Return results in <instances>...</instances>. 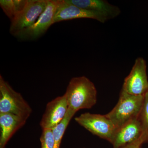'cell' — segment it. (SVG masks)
Instances as JSON below:
<instances>
[{
	"mask_svg": "<svg viewBox=\"0 0 148 148\" xmlns=\"http://www.w3.org/2000/svg\"><path fill=\"white\" fill-rule=\"evenodd\" d=\"M75 113L68 110L65 118L56 127L52 129L54 137L53 148H60L62 138L71 120L75 115Z\"/></svg>",
	"mask_w": 148,
	"mask_h": 148,
	"instance_id": "obj_14",
	"label": "cell"
},
{
	"mask_svg": "<svg viewBox=\"0 0 148 148\" xmlns=\"http://www.w3.org/2000/svg\"><path fill=\"white\" fill-rule=\"evenodd\" d=\"M122 89L131 95L145 96L148 92L147 64L142 57L137 58L129 75L124 80Z\"/></svg>",
	"mask_w": 148,
	"mask_h": 148,
	"instance_id": "obj_5",
	"label": "cell"
},
{
	"mask_svg": "<svg viewBox=\"0 0 148 148\" xmlns=\"http://www.w3.org/2000/svg\"><path fill=\"white\" fill-rule=\"evenodd\" d=\"M68 110L69 106L64 94L49 102L40 122L41 128L53 129L65 118Z\"/></svg>",
	"mask_w": 148,
	"mask_h": 148,
	"instance_id": "obj_8",
	"label": "cell"
},
{
	"mask_svg": "<svg viewBox=\"0 0 148 148\" xmlns=\"http://www.w3.org/2000/svg\"><path fill=\"white\" fill-rule=\"evenodd\" d=\"M68 1L80 8L100 14L107 21L117 17L121 12L119 8L111 4L105 0H68Z\"/></svg>",
	"mask_w": 148,
	"mask_h": 148,
	"instance_id": "obj_11",
	"label": "cell"
},
{
	"mask_svg": "<svg viewBox=\"0 0 148 148\" xmlns=\"http://www.w3.org/2000/svg\"><path fill=\"white\" fill-rule=\"evenodd\" d=\"M32 110L22 95L0 75V114L8 113L28 119Z\"/></svg>",
	"mask_w": 148,
	"mask_h": 148,
	"instance_id": "obj_3",
	"label": "cell"
},
{
	"mask_svg": "<svg viewBox=\"0 0 148 148\" xmlns=\"http://www.w3.org/2000/svg\"><path fill=\"white\" fill-rule=\"evenodd\" d=\"M27 121L12 114H0V148H5L10 138L24 126Z\"/></svg>",
	"mask_w": 148,
	"mask_h": 148,
	"instance_id": "obj_12",
	"label": "cell"
},
{
	"mask_svg": "<svg viewBox=\"0 0 148 148\" xmlns=\"http://www.w3.org/2000/svg\"><path fill=\"white\" fill-rule=\"evenodd\" d=\"M82 18H92L103 23L107 21L103 16L98 14L78 7L69 3L68 0H60L54 16L53 23Z\"/></svg>",
	"mask_w": 148,
	"mask_h": 148,
	"instance_id": "obj_10",
	"label": "cell"
},
{
	"mask_svg": "<svg viewBox=\"0 0 148 148\" xmlns=\"http://www.w3.org/2000/svg\"><path fill=\"white\" fill-rule=\"evenodd\" d=\"M48 1L49 0H29L24 10L11 21V34L16 36L22 30L34 24L45 10Z\"/></svg>",
	"mask_w": 148,
	"mask_h": 148,
	"instance_id": "obj_7",
	"label": "cell"
},
{
	"mask_svg": "<svg viewBox=\"0 0 148 148\" xmlns=\"http://www.w3.org/2000/svg\"><path fill=\"white\" fill-rule=\"evenodd\" d=\"M29 0H1L0 6L11 21L22 12Z\"/></svg>",
	"mask_w": 148,
	"mask_h": 148,
	"instance_id": "obj_13",
	"label": "cell"
},
{
	"mask_svg": "<svg viewBox=\"0 0 148 148\" xmlns=\"http://www.w3.org/2000/svg\"><path fill=\"white\" fill-rule=\"evenodd\" d=\"M144 143L141 138L123 148H140Z\"/></svg>",
	"mask_w": 148,
	"mask_h": 148,
	"instance_id": "obj_17",
	"label": "cell"
},
{
	"mask_svg": "<svg viewBox=\"0 0 148 148\" xmlns=\"http://www.w3.org/2000/svg\"><path fill=\"white\" fill-rule=\"evenodd\" d=\"M40 141L41 148H53L54 137L52 129H43Z\"/></svg>",
	"mask_w": 148,
	"mask_h": 148,
	"instance_id": "obj_16",
	"label": "cell"
},
{
	"mask_svg": "<svg viewBox=\"0 0 148 148\" xmlns=\"http://www.w3.org/2000/svg\"><path fill=\"white\" fill-rule=\"evenodd\" d=\"M59 3L60 0H49L45 10L34 24L22 30L15 36L21 40H34L44 34L54 24L53 19Z\"/></svg>",
	"mask_w": 148,
	"mask_h": 148,
	"instance_id": "obj_6",
	"label": "cell"
},
{
	"mask_svg": "<svg viewBox=\"0 0 148 148\" xmlns=\"http://www.w3.org/2000/svg\"><path fill=\"white\" fill-rule=\"evenodd\" d=\"M75 119L77 123L93 135L111 143L116 127L106 114L86 112Z\"/></svg>",
	"mask_w": 148,
	"mask_h": 148,
	"instance_id": "obj_4",
	"label": "cell"
},
{
	"mask_svg": "<svg viewBox=\"0 0 148 148\" xmlns=\"http://www.w3.org/2000/svg\"><path fill=\"white\" fill-rule=\"evenodd\" d=\"M142 126L141 139L144 143L148 142V92L145 95L143 107L138 117Z\"/></svg>",
	"mask_w": 148,
	"mask_h": 148,
	"instance_id": "obj_15",
	"label": "cell"
},
{
	"mask_svg": "<svg viewBox=\"0 0 148 148\" xmlns=\"http://www.w3.org/2000/svg\"><path fill=\"white\" fill-rule=\"evenodd\" d=\"M64 95L69 110L75 113L82 109L91 108L97 102L95 85L85 76L72 78Z\"/></svg>",
	"mask_w": 148,
	"mask_h": 148,
	"instance_id": "obj_1",
	"label": "cell"
},
{
	"mask_svg": "<svg viewBox=\"0 0 148 148\" xmlns=\"http://www.w3.org/2000/svg\"><path fill=\"white\" fill-rule=\"evenodd\" d=\"M145 96L129 94L122 89L118 102L106 115L116 127L139 116L143 107Z\"/></svg>",
	"mask_w": 148,
	"mask_h": 148,
	"instance_id": "obj_2",
	"label": "cell"
},
{
	"mask_svg": "<svg viewBox=\"0 0 148 148\" xmlns=\"http://www.w3.org/2000/svg\"><path fill=\"white\" fill-rule=\"evenodd\" d=\"M142 134V126L137 118L117 127L111 143L113 148H123L141 138Z\"/></svg>",
	"mask_w": 148,
	"mask_h": 148,
	"instance_id": "obj_9",
	"label": "cell"
}]
</instances>
